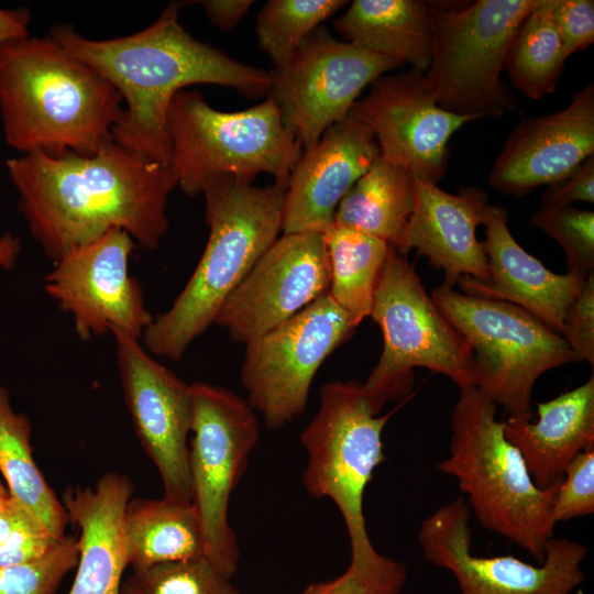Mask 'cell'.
Returning <instances> with one entry per match:
<instances>
[{
  "mask_svg": "<svg viewBox=\"0 0 594 594\" xmlns=\"http://www.w3.org/2000/svg\"><path fill=\"white\" fill-rule=\"evenodd\" d=\"M167 127L168 166L188 196L201 194L211 178L223 175L253 183L266 173L287 186L302 154L271 96L249 109L227 112L212 108L199 91L183 89L170 102Z\"/></svg>",
  "mask_w": 594,
  "mask_h": 594,
  "instance_id": "cell-6",
  "label": "cell"
},
{
  "mask_svg": "<svg viewBox=\"0 0 594 594\" xmlns=\"http://www.w3.org/2000/svg\"><path fill=\"white\" fill-rule=\"evenodd\" d=\"M125 405L135 433L162 480L163 497L193 502L189 473L191 391L141 340L111 330Z\"/></svg>",
  "mask_w": 594,
  "mask_h": 594,
  "instance_id": "cell-16",
  "label": "cell"
},
{
  "mask_svg": "<svg viewBox=\"0 0 594 594\" xmlns=\"http://www.w3.org/2000/svg\"><path fill=\"white\" fill-rule=\"evenodd\" d=\"M553 19L568 56L594 42L593 0H556Z\"/></svg>",
  "mask_w": 594,
  "mask_h": 594,
  "instance_id": "cell-39",
  "label": "cell"
},
{
  "mask_svg": "<svg viewBox=\"0 0 594 594\" xmlns=\"http://www.w3.org/2000/svg\"><path fill=\"white\" fill-rule=\"evenodd\" d=\"M543 206H572L594 202V155L585 160L570 176L548 186L542 193Z\"/></svg>",
  "mask_w": 594,
  "mask_h": 594,
  "instance_id": "cell-40",
  "label": "cell"
},
{
  "mask_svg": "<svg viewBox=\"0 0 594 594\" xmlns=\"http://www.w3.org/2000/svg\"><path fill=\"white\" fill-rule=\"evenodd\" d=\"M378 416L358 381H333L320 389L318 413L300 435L307 453L301 475L306 492L338 507L353 563L381 554L373 547L363 514V495L374 470L386 460L383 429L393 415Z\"/></svg>",
  "mask_w": 594,
  "mask_h": 594,
  "instance_id": "cell-10",
  "label": "cell"
},
{
  "mask_svg": "<svg viewBox=\"0 0 594 594\" xmlns=\"http://www.w3.org/2000/svg\"><path fill=\"white\" fill-rule=\"evenodd\" d=\"M123 534L132 570L205 557L202 527L193 502L131 497Z\"/></svg>",
  "mask_w": 594,
  "mask_h": 594,
  "instance_id": "cell-26",
  "label": "cell"
},
{
  "mask_svg": "<svg viewBox=\"0 0 594 594\" xmlns=\"http://www.w3.org/2000/svg\"><path fill=\"white\" fill-rule=\"evenodd\" d=\"M414 176L381 155L339 202L333 223L385 241L404 255L414 210Z\"/></svg>",
  "mask_w": 594,
  "mask_h": 594,
  "instance_id": "cell-27",
  "label": "cell"
},
{
  "mask_svg": "<svg viewBox=\"0 0 594 594\" xmlns=\"http://www.w3.org/2000/svg\"><path fill=\"white\" fill-rule=\"evenodd\" d=\"M21 252V240L18 235L7 232L0 235V268L11 270Z\"/></svg>",
  "mask_w": 594,
  "mask_h": 594,
  "instance_id": "cell-44",
  "label": "cell"
},
{
  "mask_svg": "<svg viewBox=\"0 0 594 594\" xmlns=\"http://www.w3.org/2000/svg\"><path fill=\"white\" fill-rule=\"evenodd\" d=\"M122 109L119 91L50 35L0 47V117L13 150L95 154Z\"/></svg>",
  "mask_w": 594,
  "mask_h": 594,
  "instance_id": "cell-3",
  "label": "cell"
},
{
  "mask_svg": "<svg viewBox=\"0 0 594 594\" xmlns=\"http://www.w3.org/2000/svg\"><path fill=\"white\" fill-rule=\"evenodd\" d=\"M370 317L380 326L384 345L362 386L377 414L387 400L409 392L415 367L446 375L460 389L473 387L469 344L428 295L413 264L392 246Z\"/></svg>",
  "mask_w": 594,
  "mask_h": 594,
  "instance_id": "cell-9",
  "label": "cell"
},
{
  "mask_svg": "<svg viewBox=\"0 0 594 594\" xmlns=\"http://www.w3.org/2000/svg\"><path fill=\"white\" fill-rule=\"evenodd\" d=\"M430 296L471 349L473 387L509 417L531 419L536 381L579 361L561 334L516 305L461 294L446 284Z\"/></svg>",
  "mask_w": 594,
  "mask_h": 594,
  "instance_id": "cell-8",
  "label": "cell"
},
{
  "mask_svg": "<svg viewBox=\"0 0 594 594\" xmlns=\"http://www.w3.org/2000/svg\"><path fill=\"white\" fill-rule=\"evenodd\" d=\"M556 0H540L510 43L504 69L525 97L540 99L556 90L569 57L553 19Z\"/></svg>",
  "mask_w": 594,
  "mask_h": 594,
  "instance_id": "cell-30",
  "label": "cell"
},
{
  "mask_svg": "<svg viewBox=\"0 0 594 594\" xmlns=\"http://www.w3.org/2000/svg\"><path fill=\"white\" fill-rule=\"evenodd\" d=\"M483 226L487 278L462 277L459 285L466 295L516 305L561 334L565 311L586 277L556 274L524 250L508 229L505 208L488 205Z\"/></svg>",
  "mask_w": 594,
  "mask_h": 594,
  "instance_id": "cell-21",
  "label": "cell"
},
{
  "mask_svg": "<svg viewBox=\"0 0 594 594\" xmlns=\"http://www.w3.org/2000/svg\"><path fill=\"white\" fill-rule=\"evenodd\" d=\"M62 540L56 539L33 514H30L0 546V568L41 560Z\"/></svg>",
  "mask_w": 594,
  "mask_h": 594,
  "instance_id": "cell-38",
  "label": "cell"
},
{
  "mask_svg": "<svg viewBox=\"0 0 594 594\" xmlns=\"http://www.w3.org/2000/svg\"><path fill=\"white\" fill-rule=\"evenodd\" d=\"M594 513V447L576 454L564 470L551 507L554 525Z\"/></svg>",
  "mask_w": 594,
  "mask_h": 594,
  "instance_id": "cell-36",
  "label": "cell"
},
{
  "mask_svg": "<svg viewBox=\"0 0 594 594\" xmlns=\"http://www.w3.org/2000/svg\"><path fill=\"white\" fill-rule=\"evenodd\" d=\"M78 558L77 534L66 535L41 560L0 568V594H56L64 576L76 568Z\"/></svg>",
  "mask_w": 594,
  "mask_h": 594,
  "instance_id": "cell-34",
  "label": "cell"
},
{
  "mask_svg": "<svg viewBox=\"0 0 594 594\" xmlns=\"http://www.w3.org/2000/svg\"><path fill=\"white\" fill-rule=\"evenodd\" d=\"M593 155L594 85L587 84L566 107L525 118L512 130L488 184L503 195L521 197L566 178Z\"/></svg>",
  "mask_w": 594,
  "mask_h": 594,
  "instance_id": "cell-19",
  "label": "cell"
},
{
  "mask_svg": "<svg viewBox=\"0 0 594 594\" xmlns=\"http://www.w3.org/2000/svg\"><path fill=\"white\" fill-rule=\"evenodd\" d=\"M407 579L406 565L380 556L369 563H352L340 576L308 585L301 594H399Z\"/></svg>",
  "mask_w": 594,
  "mask_h": 594,
  "instance_id": "cell-35",
  "label": "cell"
},
{
  "mask_svg": "<svg viewBox=\"0 0 594 594\" xmlns=\"http://www.w3.org/2000/svg\"><path fill=\"white\" fill-rule=\"evenodd\" d=\"M30 12L25 8L8 10L0 8V47L11 41L29 35Z\"/></svg>",
  "mask_w": 594,
  "mask_h": 594,
  "instance_id": "cell-43",
  "label": "cell"
},
{
  "mask_svg": "<svg viewBox=\"0 0 594 594\" xmlns=\"http://www.w3.org/2000/svg\"><path fill=\"white\" fill-rule=\"evenodd\" d=\"M209 21L222 31L234 29L248 14L252 0H201L197 2Z\"/></svg>",
  "mask_w": 594,
  "mask_h": 594,
  "instance_id": "cell-41",
  "label": "cell"
},
{
  "mask_svg": "<svg viewBox=\"0 0 594 594\" xmlns=\"http://www.w3.org/2000/svg\"><path fill=\"white\" fill-rule=\"evenodd\" d=\"M539 1H428L431 58L425 78L439 107L474 120L517 107L502 72L517 29Z\"/></svg>",
  "mask_w": 594,
  "mask_h": 594,
  "instance_id": "cell-7",
  "label": "cell"
},
{
  "mask_svg": "<svg viewBox=\"0 0 594 594\" xmlns=\"http://www.w3.org/2000/svg\"><path fill=\"white\" fill-rule=\"evenodd\" d=\"M354 46L425 73L431 58L429 3L421 0H354L334 21Z\"/></svg>",
  "mask_w": 594,
  "mask_h": 594,
  "instance_id": "cell-25",
  "label": "cell"
},
{
  "mask_svg": "<svg viewBox=\"0 0 594 594\" xmlns=\"http://www.w3.org/2000/svg\"><path fill=\"white\" fill-rule=\"evenodd\" d=\"M182 2H170L147 28L128 36L91 40L72 25L56 24L50 36L99 72L121 95L123 109L113 141L168 166V109L185 87L211 84L257 99L268 96L271 73L241 63L191 36L179 22Z\"/></svg>",
  "mask_w": 594,
  "mask_h": 594,
  "instance_id": "cell-2",
  "label": "cell"
},
{
  "mask_svg": "<svg viewBox=\"0 0 594 594\" xmlns=\"http://www.w3.org/2000/svg\"><path fill=\"white\" fill-rule=\"evenodd\" d=\"M133 249L131 235L113 228L64 254L45 276L46 293L72 315L81 340L113 329L141 340L153 321L141 285L129 273Z\"/></svg>",
  "mask_w": 594,
  "mask_h": 594,
  "instance_id": "cell-15",
  "label": "cell"
},
{
  "mask_svg": "<svg viewBox=\"0 0 594 594\" xmlns=\"http://www.w3.org/2000/svg\"><path fill=\"white\" fill-rule=\"evenodd\" d=\"M6 167L19 211L54 263L113 228L148 250L167 232V199L177 186L169 166L113 140L91 155L36 150L8 158Z\"/></svg>",
  "mask_w": 594,
  "mask_h": 594,
  "instance_id": "cell-1",
  "label": "cell"
},
{
  "mask_svg": "<svg viewBox=\"0 0 594 594\" xmlns=\"http://www.w3.org/2000/svg\"><path fill=\"white\" fill-rule=\"evenodd\" d=\"M354 329L327 293L245 344L241 383L267 429H279L304 413L320 365Z\"/></svg>",
  "mask_w": 594,
  "mask_h": 594,
  "instance_id": "cell-12",
  "label": "cell"
},
{
  "mask_svg": "<svg viewBox=\"0 0 594 594\" xmlns=\"http://www.w3.org/2000/svg\"><path fill=\"white\" fill-rule=\"evenodd\" d=\"M133 490L127 475L108 472L94 487L64 491L61 502L68 521L77 528L79 547L69 594H120L128 566L123 518Z\"/></svg>",
  "mask_w": 594,
  "mask_h": 594,
  "instance_id": "cell-23",
  "label": "cell"
},
{
  "mask_svg": "<svg viewBox=\"0 0 594 594\" xmlns=\"http://www.w3.org/2000/svg\"><path fill=\"white\" fill-rule=\"evenodd\" d=\"M345 0H270L256 18L261 50L275 68L287 64L319 25L343 8Z\"/></svg>",
  "mask_w": 594,
  "mask_h": 594,
  "instance_id": "cell-31",
  "label": "cell"
},
{
  "mask_svg": "<svg viewBox=\"0 0 594 594\" xmlns=\"http://www.w3.org/2000/svg\"><path fill=\"white\" fill-rule=\"evenodd\" d=\"M32 514L0 482V546Z\"/></svg>",
  "mask_w": 594,
  "mask_h": 594,
  "instance_id": "cell-42",
  "label": "cell"
},
{
  "mask_svg": "<svg viewBox=\"0 0 594 594\" xmlns=\"http://www.w3.org/2000/svg\"><path fill=\"white\" fill-rule=\"evenodd\" d=\"M561 336L579 361L594 366V275L586 277L581 290L569 305Z\"/></svg>",
  "mask_w": 594,
  "mask_h": 594,
  "instance_id": "cell-37",
  "label": "cell"
},
{
  "mask_svg": "<svg viewBox=\"0 0 594 594\" xmlns=\"http://www.w3.org/2000/svg\"><path fill=\"white\" fill-rule=\"evenodd\" d=\"M120 594H240L206 558L168 561L142 569L121 582Z\"/></svg>",
  "mask_w": 594,
  "mask_h": 594,
  "instance_id": "cell-32",
  "label": "cell"
},
{
  "mask_svg": "<svg viewBox=\"0 0 594 594\" xmlns=\"http://www.w3.org/2000/svg\"><path fill=\"white\" fill-rule=\"evenodd\" d=\"M353 108L372 130L384 160L435 184L447 172L452 134L474 121L439 107L425 73L411 68L378 77Z\"/></svg>",
  "mask_w": 594,
  "mask_h": 594,
  "instance_id": "cell-18",
  "label": "cell"
},
{
  "mask_svg": "<svg viewBox=\"0 0 594 594\" xmlns=\"http://www.w3.org/2000/svg\"><path fill=\"white\" fill-rule=\"evenodd\" d=\"M402 66L397 59L339 41L319 26L287 64L271 72L268 96L306 151L348 116L366 86Z\"/></svg>",
  "mask_w": 594,
  "mask_h": 594,
  "instance_id": "cell-13",
  "label": "cell"
},
{
  "mask_svg": "<svg viewBox=\"0 0 594 594\" xmlns=\"http://www.w3.org/2000/svg\"><path fill=\"white\" fill-rule=\"evenodd\" d=\"M532 227L551 237L563 250L568 272L584 277L594 270V212L573 206H543L531 215Z\"/></svg>",
  "mask_w": 594,
  "mask_h": 594,
  "instance_id": "cell-33",
  "label": "cell"
},
{
  "mask_svg": "<svg viewBox=\"0 0 594 594\" xmlns=\"http://www.w3.org/2000/svg\"><path fill=\"white\" fill-rule=\"evenodd\" d=\"M323 231L283 233L228 296L215 322L244 344L328 293Z\"/></svg>",
  "mask_w": 594,
  "mask_h": 594,
  "instance_id": "cell-17",
  "label": "cell"
},
{
  "mask_svg": "<svg viewBox=\"0 0 594 594\" xmlns=\"http://www.w3.org/2000/svg\"><path fill=\"white\" fill-rule=\"evenodd\" d=\"M496 405L475 387L460 389L451 414L449 455L437 469L454 477L482 527L542 563L554 537L551 507L560 483L532 481L519 451L506 439Z\"/></svg>",
  "mask_w": 594,
  "mask_h": 594,
  "instance_id": "cell-5",
  "label": "cell"
},
{
  "mask_svg": "<svg viewBox=\"0 0 594 594\" xmlns=\"http://www.w3.org/2000/svg\"><path fill=\"white\" fill-rule=\"evenodd\" d=\"M190 391L193 503L202 527L205 557L231 579L240 551L229 524V502L258 441V420L248 400L227 388L197 382Z\"/></svg>",
  "mask_w": 594,
  "mask_h": 594,
  "instance_id": "cell-11",
  "label": "cell"
},
{
  "mask_svg": "<svg viewBox=\"0 0 594 594\" xmlns=\"http://www.w3.org/2000/svg\"><path fill=\"white\" fill-rule=\"evenodd\" d=\"M323 240L330 266L328 294L358 327L371 316L376 285L391 245L333 222L323 231Z\"/></svg>",
  "mask_w": 594,
  "mask_h": 594,
  "instance_id": "cell-29",
  "label": "cell"
},
{
  "mask_svg": "<svg viewBox=\"0 0 594 594\" xmlns=\"http://www.w3.org/2000/svg\"><path fill=\"white\" fill-rule=\"evenodd\" d=\"M414 210L405 234L404 255L411 249L442 270L446 285L460 278H487V260L476 229L484 224L487 194L476 187L450 194L437 184L414 177Z\"/></svg>",
  "mask_w": 594,
  "mask_h": 594,
  "instance_id": "cell-22",
  "label": "cell"
},
{
  "mask_svg": "<svg viewBox=\"0 0 594 594\" xmlns=\"http://www.w3.org/2000/svg\"><path fill=\"white\" fill-rule=\"evenodd\" d=\"M286 187H257L230 175L205 185L209 238L184 289L143 332L142 344L151 354L178 361L215 322L228 296L278 239Z\"/></svg>",
  "mask_w": 594,
  "mask_h": 594,
  "instance_id": "cell-4",
  "label": "cell"
},
{
  "mask_svg": "<svg viewBox=\"0 0 594 594\" xmlns=\"http://www.w3.org/2000/svg\"><path fill=\"white\" fill-rule=\"evenodd\" d=\"M378 156L372 130L352 108L295 164L286 187L282 232L324 231L343 196Z\"/></svg>",
  "mask_w": 594,
  "mask_h": 594,
  "instance_id": "cell-20",
  "label": "cell"
},
{
  "mask_svg": "<svg viewBox=\"0 0 594 594\" xmlns=\"http://www.w3.org/2000/svg\"><path fill=\"white\" fill-rule=\"evenodd\" d=\"M538 420L508 417L506 439L521 454L540 488L561 482L576 454L594 447V376L579 387L538 403Z\"/></svg>",
  "mask_w": 594,
  "mask_h": 594,
  "instance_id": "cell-24",
  "label": "cell"
},
{
  "mask_svg": "<svg viewBox=\"0 0 594 594\" xmlns=\"http://www.w3.org/2000/svg\"><path fill=\"white\" fill-rule=\"evenodd\" d=\"M31 438L30 418L12 408L9 389L0 385V472L16 501L62 540L68 517L34 460Z\"/></svg>",
  "mask_w": 594,
  "mask_h": 594,
  "instance_id": "cell-28",
  "label": "cell"
},
{
  "mask_svg": "<svg viewBox=\"0 0 594 594\" xmlns=\"http://www.w3.org/2000/svg\"><path fill=\"white\" fill-rule=\"evenodd\" d=\"M470 518L460 496L426 517L418 532L425 558L449 570L461 594H571L584 581L586 546L553 537L538 565L513 556L479 557L471 551Z\"/></svg>",
  "mask_w": 594,
  "mask_h": 594,
  "instance_id": "cell-14",
  "label": "cell"
}]
</instances>
